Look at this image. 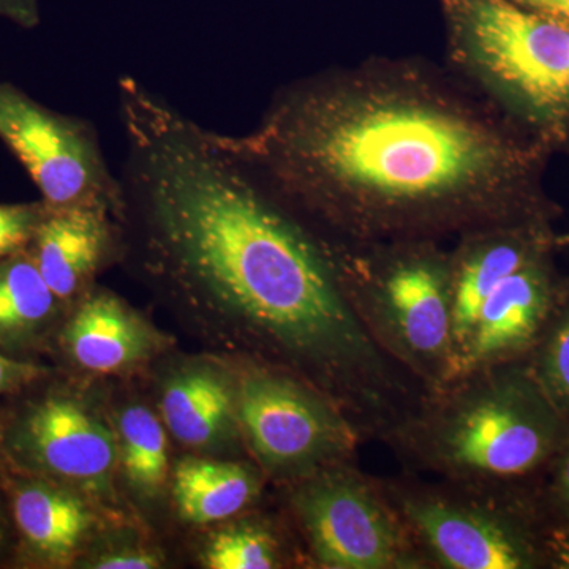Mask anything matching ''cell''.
Listing matches in <instances>:
<instances>
[{"label":"cell","instance_id":"obj_1","mask_svg":"<svg viewBox=\"0 0 569 569\" xmlns=\"http://www.w3.org/2000/svg\"><path fill=\"white\" fill-rule=\"evenodd\" d=\"M126 153L116 219L133 224L151 279L231 321L385 437L421 387L347 301L325 246L224 144L137 78L118 81Z\"/></svg>","mask_w":569,"mask_h":569},{"label":"cell","instance_id":"obj_2","mask_svg":"<svg viewBox=\"0 0 569 569\" xmlns=\"http://www.w3.org/2000/svg\"><path fill=\"white\" fill-rule=\"evenodd\" d=\"M224 144L328 244L441 241L539 217L550 149L458 73L373 61L283 86Z\"/></svg>","mask_w":569,"mask_h":569},{"label":"cell","instance_id":"obj_3","mask_svg":"<svg viewBox=\"0 0 569 569\" xmlns=\"http://www.w3.org/2000/svg\"><path fill=\"white\" fill-rule=\"evenodd\" d=\"M505 366L427 392L387 437L408 462L463 488L489 490L531 473L552 449V422Z\"/></svg>","mask_w":569,"mask_h":569},{"label":"cell","instance_id":"obj_4","mask_svg":"<svg viewBox=\"0 0 569 569\" xmlns=\"http://www.w3.org/2000/svg\"><path fill=\"white\" fill-rule=\"evenodd\" d=\"M321 244L377 347L426 395L447 387L455 351L449 252L440 241Z\"/></svg>","mask_w":569,"mask_h":569},{"label":"cell","instance_id":"obj_5","mask_svg":"<svg viewBox=\"0 0 569 569\" xmlns=\"http://www.w3.org/2000/svg\"><path fill=\"white\" fill-rule=\"evenodd\" d=\"M452 69L549 149L569 141V22L509 0H449Z\"/></svg>","mask_w":569,"mask_h":569},{"label":"cell","instance_id":"obj_6","mask_svg":"<svg viewBox=\"0 0 569 569\" xmlns=\"http://www.w3.org/2000/svg\"><path fill=\"white\" fill-rule=\"evenodd\" d=\"M238 421L254 458L277 477L346 463L361 430L335 400L295 378L253 370L236 388Z\"/></svg>","mask_w":569,"mask_h":569},{"label":"cell","instance_id":"obj_7","mask_svg":"<svg viewBox=\"0 0 569 569\" xmlns=\"http://www.w3.org/2000/svg\"><path fill=\"white\" fill-rule=\"evenodd\" d=\"M295 490L291 503L318 565L329 569L425 568L383 488L346 463L326 467Z\"/></svg>","mask_w":569,"mask_h":569},{"label":"cell","instance_id":"obj_8","mask_svg":"<svg viewBox=\"0 0 569 569\" xmlns=\"http://www.w3.org/2000/svg\"><path fill=\"white\" fill-rule=\"evenodd\" d=\"M0 141L28 171L47 208L118 213V174L88 119L51 110L0 80Z\"/></svg>","mask_w":569,"mask_h":569},{"label":"cell","instance_id":"obj_9","mask_svg":"<svg viewBox=\"0 0 569 569\" xmlns=\"http://www.w3.org/2000/svg\"><path fill=\"white\" fill-rule=\"evenodd\" d=\"M426 563L447 569H520L529 550L508 519L488 500V490L445 482L383 488Z\"/></svg>","mask_w":569,"mask_h":569},{"label":"cell","instance_id":"obj_10","mask_svg":"<svg viewBox=\"0 0 569 569\" xmlns=\"http://www.w3.org/2000/svg\"><path fill=\"white\" fill-rule=\"evenodd\" d=\"M548 244L541 217L479 228L458 238V246L449 250L452 370L489 296L509 276L546 254Z\"/></svg>","mask_w":569,"mask_h":569},{"label":"cell","instance_id":"obj_11","mask_svg":"<svg viewBox=\"0 0 569 569\" xmlns=\"http://www.w3.org/2000/svg\"><path fill=\"white\" fill-rule=\"evenodd\" d=\"M14 448L44 473L86 486L102 485L119 451L111 430L67 397L32 407L14 433Z\"/></svg>","mask_w":569,"mask_h":569},{"label":"cell","instance_id":"obj_12","mask_svg":"<svg viewBox=\"0 0 569 569\" xmlns=\"http://www.w3.org/2000/svg\"><path fill=\"white\" fill-rule=\"evenodd\" d=\"M552 302V276L542 254L509 276L489 296L449 383L478 370L508 365L527 350L548 320Z\"/></svg>","mask_w":569,"mask_h":569},{"label":"cell","instance_id":"obj_13","mask_svg":"<svg viewBox=\"0 0 569 569\" xmlns=\"http://www.w3.org/2000/svg\"><path fill=\"white\" fill-rule=\"evenodd\" d=\"M114 213L47 208L28 252L59 301L80 296L114 252Z\"/></svg>","mask_w":569,"mask_h":569},{"label":"cell","instance_id":"obj_14","mask_svg":"<svg viewBox=\"0 0 569 569\" xmlns=\"http://www.w3.org/2000/svg\"><path fill=\"white\" fill-rule=\"evenodd\" d=\"M66 346L77 365L112 373L151 351V332L121 299L93 291L78 307L66 331Z\"/></svg>","mask_w":569,"mask_h":569},{"label":"cell","instance_id":"obj_15","mask_svg":"<svg viewBox=\"0 0 569 569\" xmlns=\"http://www.w3.org/2000/svg\"><path fill=\"white\" fill-rule=\"evenodd\" d=\"M160 406L168 430L187 447H217L230 440L239 425L236 388L209 370L171 378Z\"/></svg>","mask_w":569,"mask_h":569},{"label":"cell","instance_id":"obj_16","mask_svg":"<svg viewBox=\"0 0 569 569\" xmlns=\"http://www.w3.org/2000/svg\"><path fill=\"white\" fill-rule=\"evenodd\" d=\"M13 515L28 549L48 563L71 559L91 527L81 500L43 481L18 486Z\"/></svg>","mask_w":569,"mask_h":569},{"label":"cell","instance_id":"obj_17","mask_svg":"<svg viewBox=\"0 0 569 569\" xmlns=\"http://www.w3.org/2000/svg\"><path fill=\"white\" fill-rule=\"evenodd\" d=\"M260 492V481L241 463L189 458L176 468L173 493L187 522L212 523L233 518Z\"/></svg>","mask_w":569,"mask_h":569},{"label":"cell","instance_id":"obj_18","mask_svg":"<svg viewBox=\"0 0 569 569\" xmlns=\"http://www.w3.org/2000/svg\"><path fill=\"white\" fill-rule=\"evenodd\" d=\"M59 302L28 249L0 261V343L31 340L54 317Z\"/></svg>","mask_w":569,"mask_h":569},{"label":"cell","instance_id":"obj_19","mask_svg":"<svg viewBox=\"0 0 569 569\" xmlns=\"http://www.w3.org/2000/svg\"><path fill=\"white\" fill-rule=\"evenodd\" d=\"M118 429V449L127 479L142 496H156L168 477V443L162 422L149 408L132 406L122 411Z\"/></svg>","mask_w":569,"mask_h":569},{"label":"cell","instance_id":"obj_20","mask_svg":"<svg viewBox=\"0 0 569 569\" xmlns=\"http://www.w3.org/2000/svg\"><path fill=\"white\" fill-rule=\"evenodd\" d=\"M203 561L211 569H271L279 567V546L264 527L242 523L213 535Z\"/></svg>","mask_w":569,"mask_h":569},{"label":"cell","instance_id":"obj_21","mask_svg":"<svg viewBox=\"0 0 569 569\" xmlns=\"http://www.w3.org/2000/svg\"><path fill=\"white\" fill-rule=\"evenodd\" d=\"M47 212L43 201L0 203V261L28 249Z\"/></svg>","mask_w":569,"mask_h":569},{"label":"cell","instance_id":"obj_22","mask_svg":"<svg viewBox=\"0 0 569 569\" xmlns=\"http://www.w3.org/2000/svg\"><path fill=\"white\" fill-rule=\"evenodd\" d=\"M542 380L550 395L569 407V316L557 326L542 355Z\"/></svg>","mask_w":569,"mask_h":569},{"label":"cell","instance_id":"obj_23","mask_svg":"<svg viewBox=\"0 0 569 569\" xmlns=\"http://www.w3.org/2000/svg\"><path fill=\"white\" fill-rule=\"evenodd\" d=\"M43 373L40 367L14 361L0 353V395L31 383Z\"/></svg>","mask_w":569,"mask_h":569},{"label":"cell","instance_id":"obj_24","mask_svg":"<svg viewBox=\"0 0 569 569\" xmlns=\"http://www.w3.org/2000/svg\"><path fill=\"white\" fill-rule=\"evenodd\" d=\"M0 18L13 22L26 31H32L40 26V2L39 0H0Z\"/></svg>","mask_w":569,"mask_h":569},{"label":"cell","instance_id":"obj_25","mask_svg":"<svg viewBox=\"0 0 569 569\" xmlns=\"http://www.w3.org/2000/svg\"><path fill=\"white\" fill-rule=\"evenodd\" d=\"M159 567L160 561L152 553L133 552V550L104 556L97 560L96 565H91V568L96 569H152Z\"/></svg>","mask_w":569,"mask_h":569},{"label":"cell","instance_id":"obj_26","mask_svg":"<svg viewBox=\"0 0 569 569\" xmlns=\"http://www.w3.org/2000/svg\"><path fill=\"white\" fill-rule=\"evenodd\" d=\"M509 2L541 17L569 22V0H509Z\"/></svg>","mask_w":569,"mask_h":569},{"label":"cell","instance_id":"obj_27","mask_svg":"<svg viewBox=\"0 0 569 569\" xmlns=\"http://www.w3.org/2000/svg\"><path fill=\"white\" fill-rule=\"evenodd\" d=\"M557 496H559L565 503L569 505V451L568 455L565 456L563 463H561L559 471V478H557Z\"/></svg>","mask_w":569,"mask_h":569},{"label":"cell","instance_id":"obj_28","mask_svg":"<svg viewBox=\"0 0 569 569\" xmlns=\"http://www.w3.org/2000/svg\"><path fill=\"white\" fill-rule=\"evenodd\" d=\"M553 242H556V244H559V246H569V233L561 236V238L556 239V241H553Z\"/></svg>","mask_w":569,"mask_h":569},{"label":"cell","instance_id":"obj_29","mask_svg":"<svg viewBox=\"0 0 569 569\" xmlns=\"http://www.w3.org/2000/svg\"><path fill=\"white\" fill-rule=\"evenodd\" d=\"M561 560H563V563L569 568V549L561 553Z\"/></svg>","mask_w":569,"mask_h":569},{"label":"cell","instance_id":"obj_30","mask_svg":"<svg viewBox=\"0 0 569 569\" xmlns=\"http://www.w3.org/2000/svg\"><path fill=\"white\" fill-rule=\"evenodd\" d=\"M0 539H2V533H0Z\"/></svg>","mask_w":569,"mask_h":569}]
</instances>
